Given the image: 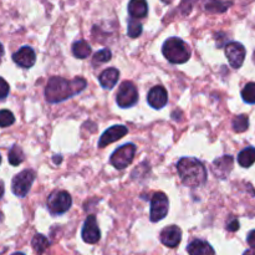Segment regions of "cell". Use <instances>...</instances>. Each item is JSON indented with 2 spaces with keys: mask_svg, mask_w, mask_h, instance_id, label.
<instances>
[{
  "mask_svg": "<svg viewBox=\"0 0 255 255\" xmlns=\"http://www.w3.org/2000/svg\"><path fill=\"white\" fill-rule=\"evenodd\" d=\"M128 12L131 17L134 19H142L148 12V5L146 0H129Z\"/></svg>",
  "mask_w": 255,
  "mask_h": 255,
  "instance_id": "18",
  "label": "cell"
},
{
  "mask_svg": "<svg viewBox=\"0 0 255 255\" xmlns=\"http://www.w3.org/2000/svg\"><path fill=\"white\" fill-rule=\"evenodd\" d=\"M72 54L77 59H86L91 55V46L85 40H79V41L74 42V45H72Z\"/></svg>",
  "mask_w": 255,
  "mask_h": 255,
  "instance_id": "19",
  "label": "cell"
},
{
  "mask_svg": "<svg viewBox=\"0 0 255 255\" xmlns=\"http://www.w3.org/2000/svg\"><path fill=\"white\" fill-rule=\"evenodd\" d=\"M2 194H4V186H2V183H0V198L2 197Z\"/></svg>",
  "mask_w": 255,
  "mask_h": 255,
  "instance_id": "34",
  "label": "cell"
},
{
  "mask_svg": "<svg viewBox=\"0 0 255 255\" xmlns=\"http://www.w3.org/2000/svg\"><path fill=\"white\" fill-rule=\"evenodd\" d=\"M227 228H228V231H231V232L238 231V229H239V222L237 221V219H233L231 223H228Z\"/></svg>",
  "mask_w": 255,
  "mask_h": 255,
  "instance_id": "30",
  "label": "cell"
},
{
  "mask_svg": "<svg viewBox=\"0 0 255 255\" xmlns=\"http://www.w3.org/2000/svg\"><path fill=\"white\" fill-rule=\"evenodd\" d=\"M86 87V81L81 77L74 80H66L62 77H51L45 89L46 100L51 104L61 102L77 95Z\"/></svg>",
  "mask_w": 255,
  "mask_h": 255,
  "instance_id": "1",
  "label": "cell"
},
{
  "mask_svg": "<svg viewBox=\"0 0 255 255\" xmlns=\"http://www.w3.org/2000/svg\"><path fill=\"white\" fill-rule=\"evenodd\" d=\"M15 122V117L9 110H0V127H9Z\"/></svg>",
  "mask_w": 255,
  "mask_h": 255,
  "instance_id": "27",
  "label": "cell"
},
{
  "mask_svg": "<svg viewBox=\"0 0 255 255\" xmlns=\"http://www.w3.org/2000/svg\"><path fill=\"white\" fill-rule=\"evenodd\" d=\"M120 77L119 70L115 69V67H110V69L105 70L101 72L99 77V81L101 84V86L106 90H112L115 87V85L117 84Z\"/></svg>",
  "mask_w": 255,
  "mask_h": 255,
  "instance_id": "16",
  "label": "cell"
},
{
  "mask_svg": "<svg viewBox=\"0 0 255 255\" xmlns=\"http://www.w3.org/2000/svg\"><path fill=\"white\" fill-rule=\"evenodd\" d=\"M137 100H138V92H137L136 86L131 81L122 82L116 95L117 105L122 109H127L136 105Z\"/></svg>",
  "mask_w": 255,
  "mask_h": 255,
  "instance_id": "6",
  "label": "cell"
},
{
  "mask_svg": "<svg viewBox=\"0 0 255 255\" xmlns=\"http://www.w3.org/2000/svg\"><path fill=\"white\" fill-rule=\"evenodd\" d=\"M72 203L71 196L65 191H54L47 198V207L52 216L66 213Z\"/></svg>",
  "mask_w": 255,
  "mask_h": 255,
  "instance_id": "4",
  "label": "cell"
},
{
  "mask_svg": "<svg viewBox=\"0 0 255 255\" xmlns=\"http://www.w3.org/2000/svg\"><path fill=\"white\" fill-rule=\"evenodd\" d=\"M226 56L234 69H239L246 59V47L241 42H229L226 46Z\"/></svg>",
  "mask_w": 255,
  "mask_h": 255,
  "instance_id": "9",
  "label": "cell"
},
{
  "mask_svg": "<svg viewBox=\"0 0 255 255\" xmlns=\"http://www.w3.org/2000/svg\"><path fill=\"white\" fill-rule=\"evenodd\" d=\"M128 36L129 37H138L142 34V24L137 21L134 17H129L128 19Z\"/></svg>",
  "mask_w": 255,
  "mask_h": 255,
  "instance_id": "25",
  "label": "cell"
},
{
  "mask_svg": "<svg viewBox=\"0 0 255 255\" xmlns=\"http://www.w3.org/2000/svg\"><path fill=\"white\" fill-rule=\"evenodd\" d=\"M169 202L163 192H157L151 199V221L159 222L168 213Z\"/></svg>",
  "mask_w": 255,
  "mask_h": 255,
  "instance_id": "8",
  "label": "cell"
},
{
  "mask_svg": "<svg viewBox=\"0 0 255 255\" xmlns=\"http://www.w3.org/2000/svg\"><path fill=\"white\" fill-rule=\"evenodd\" d=\"M231 4H226V2L223 1H218V0H212L211 4H208L206 6L207 10H209V11H213V12H222V11H226L227 9H228V6Z\"/></svg>",
  "mask_w": 255,
  "mask_h": 255,
  "instance_id": "28",
  "label": "cell"
},
{
  "mask_svg": "<svg viewBox=\"0 0 255 255\" xmlns=\"http://www.w3.org/2000/svg\"><path fill=\"white\" fill-rule=\"evenodd\" d=\"M147 101L151 107L156 110L163 109L168 101V94L163 86H154L149 90L147 95Z\"/></svg>",
  "mask_w": 255,
  "mask_h": 255,
  "instance_id": "12",
  "label": "cell"
},
{
  "mask_svg": "<svg viewBox=\"0 0 255 255\" xmlns=\"http://www.w3.org/2000/svg\"><path fill=\"white\" fill-rule=\"evenodd\" d=\"M9 94V85L2 77H0V99H4Z\"/></svg>",
  "mask_w": 255,
  "mask_h": 255,
  "instance_id": "29",
  "label": "cell"
},
{
  "mask_svg": "<svg viewBox=\"0 0 255 255\" xmlns=\"http://www.w3.org/2000/svg\"><path fill=\"white\" fill-rule=\"evenodd\" d=\"M243 255H255V251H253V249H251V251H247Z\"/></svg>",
  "mask_w": 255,
  "mask_h": 255,
  "instance_id": "33",
  "label": "cell"
},
{
  "mask_svg": "<svg viewBox=\"0 0 255 255\" xmlns=\"http://www.w3.org/2000/svg\"><path fill=\"white\" fill-rule=\"evenodd\" d=\"M177 171L183 184L191 188L203 186L207 182V169L199 159L183 157L177 163Z\"/></svg>",
  "mask_w": 255,
  "mask_h": 255,
  "instance_id": "2",
  "label": "cell"
},
{
  "mask_svg": "<svg viewBox=\"0 0 255 255\" xmlns=\"http://www.w3.org/2000/svg\"><path fill=\"white\" fill-rule=\"evenodd\" d=\"M25 156L22 149L19 146H12L9 151V162L11 166H19L24 161Z\"/></svg>",
  "mask_w": 255,
  "mask_h": 255,
  "instance_id": "22",
  "label": "cell"
},
{
  "mask_svg": "<svg viewBox=\"0 0 255 255\" xmlns=\"http://www.w3.org/2000/svg\"><path fill=\"white\" fill-rule=\"evenodd\" d=\"M162 1L166 2V4H169V2H172V1H173V0H162Z\"/></svg>",
  "mask_w": 255,
  "mask_h": 255,
  "instance_id": "35",
  "label": "cell"
},
{
  "mask_svg": "<svg viewBox=\"0 0 255 255\" xmlns=\"http://www.w3.org/2000/svg\"><path fill=\"white\" fill-rule=\"evenodd\" d=\"M182 231L177 226H169L161 233V242L168 248H176L181 243Z\"/></svg>",
  "mask_w": 255,
  "mask_h": 255,
  "instance_id": "14",
  "label": "cell"
},
{
  "mask_svg": "<svg viewBox=\"0 0 255 255\" xmlns=\"http://www.w3.org/2000/svg\"><path fill=\"white\" fill-rule=\"evenodd\" d=\"M187 252L189 255H216L211 244L199 239L192 242L187 248Z\"/></svg>",
  "mask_w": 255,
  "mask_h": 255,
  "instance_id": "17",
  "label": "cell"
},
{
  "mask_svg": "<svg viewBox=\"0 0 255 255\" xmlns=\"http://www.w3.org/2000/svg\"><path fill=\"white\" fill-rule=\"evenodd\" d=\"M249 127V120L246 115H241V116H237L233 120V129L236 132H244L247 131Z\"/></svg>",
  "mask_w": 255,
  "mask_h": 255,
  "instance_id": "24",
  "label": "cell"
},
{
  "mask_svg": "<svg viewBox=\"0 0 255 255\" xmlns=\"http://www.w3.org/2000/svg\"><path fill=\"white\" fill-rule=\"evenodd\" d=\"M136 153V146L133 143H127L117 148L111 156V163L115 168L124 169L131 164Z\"/></svg>",
  "mask_w": 255,
  "mask_h": 255,
  "instance_id": "7",
  "label": "cell"
},
{
  "mask_svg": "<svg viewBox=\"0 0 255 255\" xmlns=\"http://www.w3.org/2000/svg\"><path fill=\"white\" fill-rule=\"evenodd\" d=\"M0 163H1V157H0Z\"/></svg>",
  "mask_w": 255,
  "mask_h": 255,
  "instance_id": "38",
  "label": "cell"
},
{
  "mask_svg": "<svg viewBox=\"0 0 255 255\" xmlns=\"http://www.w3.org/2000/svg\"><path fill=\"white\" fill-rule=\"evenodd\" d=\"M247 242H248L249 247L255 249V231H252L251 233L248 234V238H247Z\"/></svg>",
  "mask_w": 255,
  "mask_h": 255,
  "instance_id": "31",
  "label": "cell"
},
{
  "mask_svg": "<svg viewBox=\"0 0 255 255\" xmlns=\"http://www.w3.org/2000/svg\"><path fill=\"white\" fill-rule=\"evenodd\" d=\"M164 57L172 64H184L191 57V47L179 37H169L162 46Z\"/></svg>",
  "mask_w": 255,
  "mask_h": 255,
  "instance_id": "3",
  "label": "cell"
},
{
  "mask_svg": "<svg viewBox=\"0 0 255 255\" xmlns=\"http://www.w3.org/2000/svg\"><path fill=\"white\" fill-rule=\"evenodd\" d=\"M2 55H4V47H2V45L0 44V61H1Z\"/></svg>",
  "mask_w": 255,
  "mask_h": 255,
  "instance_id": "32",
  "label": "cell"
},
{
  "mask_svg": "<svg viewBox=\"0 0 255 255\" xmlns=\"http://www.w3.org/2000/svg\"><path fill=\"white\" fill-rule=\"evenodd\" d=\"M238 163L244 168H249L252 164L255 163V148L254 147H247L246 149L239 153Z\"/></svg>",
  "mask_w": 255,
  "mask_h": 255,
  "instance_id": "20",
  "label": "cell"
},
{
  "mask_svg": "<svg viewBox=\"0 0 255 255\" xmlns=\"http://www.w3.org/2000/svg\"><path fill=\"white\" fill-rule=\"evenodd\" d=\"M233 168V158L231 156H223L213 162V173L219 178H226Z\"/></svg>",
  "mask_w": 255,
  "mask_h": 255,
  "instance_id": "15",
  "label": "cell"
},
{
  "mask_svg": "<svg viewBox=\"0 0 255 255\" xmlns=\"http://www.w3.org/2000/svg\"><path fill=\"white\" fill-rule=\"evenodd\" d=\"M111 56L112 54L109 49H102L94 55V57H92V64H104V62L110 61Z\"/></svg>",
  "mask_w": 255,
  "mask_h": 255,
  "instance_id": "26",
  "label": "cell"
},
{
  "mask_svg": "<svg viewBox=\"0 0 255 255\" xmlns=\"http://www.w3.org/2000/svg\"><path fill=\"white\" fill-rule=\"evenodd\" d=\"M1 221H2V214L0 213V222H1Z\"/></svg>",
  "mask_w": 255,
  "mask_h": 255,
  "instance_id": "37",
  "label": "cell"
},
{
  "mask_svg": "<svg viewBox=\"0 0 255 255\" xmlns=\"http://www.w3.org/2000/svg\"><path fill=\"white\" fill-rule=\"evenodd\" d=\"M12 60L15 64L24 69H30L34 66L35 61H36V55L35 51L29 46H22L21 49L17 50L14 55H12Z\"/></svg>",
  "mask_w": 255,
  "mask_h": 255,
  "instance_id": "11",
  "label": "cell"
},
{
  "mask_svg": "<svg viewBox=\"0 0 255 255\" xmlns=\"http://www.w3.org/2000/svg\"><path fill=\"white\" fill-rule=\"evenodd\" d=\"M31 246L37 254H42L46 251L47 247H49V241H47L46 237H44L42 234H36V236L32 238Z\"/></svg>",
  "mask_w": 255,
  "mask_h": 255,
  "instance_id": "21",
  "label": "cell"
},
{
  "mask_svg": "<svg viewBox=\"0 0 255 255\" xmlns=\"http://www.w3.org/2000/svg\"><path fill=\"white\" fill-rule=\"evenodd\" d=\"M101 238V233L97 227L95 216H89L85 221L84 228H82V239L89 244H95Z\"/></svg>",
  "mask_w": 255,
  "mask_h": 255,
  "instance_id": "10",
  "label": "cell"
},
{
  "mask_svg": "<svg viewBox=\"0 0 255 255\" xmlns=\"http://www.w3.org/2000/svg\"><path fill=\"white\" fill-rule=\"evenodd\" d=\"M128 129H127L126 126H122V125H116V126L110 127L107 131L104 132V134L101 136L99 142V147H106L107 144L114 143L117 139L122 138L125 134H127Z\"/></svg>",
  "mask_w": 255,
  "mask_h": 255,
  "instance_id": "13",
  "label": "cell"
},
{
  "mask_svg": "<svg viewBox=\"0 0 255 255\" xmlns=\"http://www.w3.org/2000/svg\"><path fill=\"white\" fill-rule=\"evenodd\" d=\"M12 255H25V254H22V253H14Z\"/></svg>",
  "mask_w": 255,
  "mask_h": 255,
  "instance_id": "36",
  "label": "cell"
},
{
  "mask_svg": "<svg viewBox=\"0 0 255 255\" xmlns=\"http://www.w3.org/2000/svg\"><path fill=\"white\" fill-rule=\"evenodd\" d=\"M35 181V173L31 169H25V171L20 172L19 174L12 178L11 182V191L12 193L16 197H22L26 196L29 193L30 188H31L32 183Z\"/></svg>",
  "mask_w": 255,
  "mask_h": 255,
  "instance_id": "5",
  "label": "cell"
},
{
  "mask_svg": "<svg viewBox=\"0 0 255 255\" xmlns=\"http://www.w3.org/2000/svg\"><path fill=\"white\" fill-rule=\"evenodd\" d=\"M242 97L247 104H255V82H249L242 91Z\"/></svg>",
  "mask_w": 255,
  "mask_h": 255,
  "instance_id": "23",
  "label": "cell"
}]
</instances>
